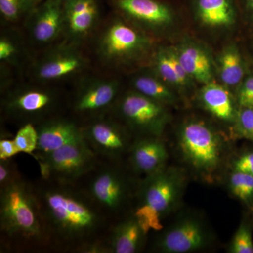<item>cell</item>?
Wrapping results in <instances>:
<instances>
[{
  "mask_svg": "<svg viewBox=\"0 0 253 253\" xmlns=\"http://www.w3.org/2000/svg\"><path fill=\"white\" fill-rule=\"evenodd\" d=\"M177 146L186 164L206 180H212L225 158L224 137L199 120H190L181 125L178 131Z\"/></svg>",
  "mask_w": 253,
  "mask_h": 253,
  "instance_id": "1",
  "label": "cell"
},
{
  "mask_svg": "<svg viewBox=\"0 0 253 253\" xmlns=\"http://www.w3.org/2000/svg\"><path fill=\"white\" fill-rule=\"evenodd\" d=\"M185 179L184 171L176 168L166 167L146 176L141 188L140 203L134 214L146 232L163 229V219L181 199Z\"/></svg>",
  "mask_w": 253,
  "mask_h": 253,
  "instance_id": "2",
  "label": "cell"
},
{
  "mask_svg": "<svg viewBox=\"0 0 253 253\" xmlns=\"http://www.w3.org/2000/svg\"><path fill=\"white\" fill-rule=\"evenodd\" d=\"M43 211L49 224L65 239H79L91 234L100 223L94 208L72 191L51 189L42 199Z\"/></svg>",
  "mask_w": 253,
  "mask_h": 253,
  "instance_id": "3",
  "label": "cell"
},
{
  "mask_svg": "<svg viewBox=\"0 0 253 253\" xmlns=\"http://www.w3.org/2000/svg\"><path fill=\"white\" fill-rule=\"evenodd\" d=\"M31 190L15 180L1 187V230L11 237L38 239L43 234L41 210Z\"/></svg>",
  "mask_w": 253,
  "mask_h": 253,
  "instance_id": "4",
  "label": "cell"
},
{
  "mask_svg": "<svg viewBox=\"0 0 253 253\" xmlns=\"http://www.w3.org/2000/svg\"><path fill=\"white\" fill-rule=\"evenodd\" d=\"M38 161L45 177L72 181L90 170L94 165L95 154L83 136L49 154L40 155Z\"/></svg>",
  "mask_w": 253,
  "mask_h": 253,
  "instance_id": "5",
  "label": "cell"
},
{
  "mask_svg": "<svg viewBox=\"0 0 253 253\" xmlns=\"http://www.w3.org/2000/svg\"><path fill=\"white\" fill-rule=\"evenodd\" d=\"M151 46L147 37L121 19L108 23L98 41V52L109 63H122L139 57Z\"/></svg>",
  "mask_w": 253,
  "mask_h": 253,
  "instance_id": "6",
  "label": "cell"
},
{
  "mask_svg": "<svg viewBox=\"0 0 253 253\" xmlns=\"http://www.w3.org/2000/svg\"><path fill=\"white\" fill-rule=\"evenodd\" d=\"M166 106L134 90L123 96L118 104V111L133 129L158 137L169 121Z\"/></svg>",
  "mask_w": 253,
  "mask_h": 253,
  "instance_id": "7",
  "label": "cell"
},
{
  "mask_svg": "<svg viewBox=\"0 0 253 253\" xmlns=\"http://www.w3.org/2000/svg\"><path fill=\"white\" fill-rule=\"evenodd\" d=\"M212 234L201 217H181L158 239L156 249L164 253H187L206 249L212 243Z\"/></svg>",
  "mask_w": 253,
  "mask_h": 253,
  "instance_id": "8",
  "label": "cell"
},
{
  "mask_svg": "<svg viewBox=\"0 0 253 253\" xmlns=\"http://www.w3.org/2000/svg\"><path fill=\"white\" fill-rule=\"evenodd\" d=\"M84 139L96 152L107 158H117L128 146L126 131L111 120L99 119L83 130Z\"/></svg>",
  "mask_w": 253,
  "mask_h": 253,
  "instance_id": "9",
  "label": "cell"
},
{
  "mask_svg": "<svg viewBox=\"0 0 253 253\" xmlns=\"http://www.w3.org/2000/svg\"><path fill=\"white\" fill-rule=\"evenodd\" d=\"M85 63V59L79 51L70 47L59 48L38 63L36 76L41 81H57L79 72Z\"/></svg>",
  "mask_w": 253,
  "mask_h": 253,
  "instance_id": "10",
  "label": "cell"
},
{
  "mask_svg": "<svg viewBox=\"0 0 253 253\" xmlns=\"http://www.w3.org/2000/svg\"><path fill=\"white\" fill-rule=\"evenodd\" d=\"M116 6L126 17L153 29L166 27L174 20L170 9L156 0H116Z\"/></svg>",
  "mask_w": 253,
  "mask_h": 253,
  "instance_id": "11",
  "label": "cell"
},
{
  "mask_svg": "<svg viewBox=\"0 0 253 253\" xmlns=\"http://www.w3.org/2000/svg\"><path fill=\"white\" fill-rule=\"evenodd\" d=\"M119 89L113 80L94 79L81 86L74 109L81 113H94L107 109L116 99Z\"/></svg>",
  "mask_w": 253,
  "mask_h": 253,
  "instance_id": "12",
  "label": "cell"
},
{
  "mask_svg": "<svg viewBox=\"0 0 253 253\" xmlns=\"http://www.w3.org/2000/svg\"><path fill=\"white\" fill-rule=\"evenodd\" d=\"M63 13L64 31L75 41L87 36L99 18L96 0H68L63 4Z\"/></svg>",
  "mask_w": 253,
  "mask_h": 253,
  "instance_id": "13",
  "label": "cell"
},
{
  "mask_svg": "<svg viewBox=\"0 0 253 253\" xmlns=\"http://www.w3.org/2000/svg\"><path fill=\"white\" fill-rule=\"evenodd\" d=\"M133 167L146 176L152 175L166 168L168 158L167 147L158 136L139 139L131 148Z\"/></svg>",
  "mask_w": 253,
  "mask_h": 253,
  "instance_id": "14",
  "label": "cell"
},
{
  "mask_svg": "<svg viewBox=\"0 0 253 253\" xmlns=\"http://www.w3.org/2000/svg\"><path fill=\"white\" fill-rule=\"evenodd\" d=\"M62 5L56 0H48L34 15L30 25V31L36 42L49 44L64 31Z\"/></svg>",
  "mask_w": 253,
  "mask_h": 253,
  "instance_id": "15",
  "label": "cell"
},
{
  "mask_svg": "<svg viewBox=\"0 0 253 253\" xmlns=\"http://www.w3.org/2000/svg\"><path fill=\"white\" fill-rule=\"evenodd\" d=\"M200 102L208 112L224 122L234 123L239 106L227 86L212 81L200 90Z\"/></svg>",
  "mask_w": 253,
  "mask_h": 253,
  "instance_id": "16",
  "label": "cell"
},
{
  "mask_svg": "<svg viewBox=\"0 0 253 253\" xmlns=\"http://www.w3.org/2000/svg\"><path fill=\"white\" fill-rule=\"evenodd\" d=\"M38 130V150L41 155L63 147L83 137V130L75 123L67 120H52L43 123Z\"/></svg>",
  "mask_w": 253,
  "mask_h": 253,
  "instance_id": "17",
  "label": "cell"
},
{
  "mask_svg": "<svg viewBox=\"0 0 253 253\" xmlns=\"http://www.w3.org/2000/svg\"><path fill=\"white\" fill-rule=\"evenodd\" d=\"M93 199L104 207L117 209L126 199V187L123 176L113 169H104L97 174L89 187Z\"/></svg>",
  "mask_w": 253,
  "mask_h": 253,
  "instance_id": "18",
  "label": "cell"
},
{
  "mask_svg": "<svg viewBox=\"0 0 253 253\" xmlns=\"http://www.w3.org/2000/svg\"><path fill=\"white\" fill-rule=\"evenodd\" d=\"M179 61L193 81L205 84L213 81L214 70L211 56L203 46L185 42L175 47Z\"/></svg>",
  "mask_w": 253,
  "mask_h": 253,
  "instance_id": "19",
  "label": "cell"
},
{
  "mask_svg": "<svg viewBox=\"0 0 253 253\" xmlns=\"http://www.w3.org/2000/svg\"><path fill=\"white\" fill-rule=\"evenodd\" d=\"M54 100V95L49 91L26 89L8 97L5 107L8 113L16 116H38L49 110Z\"/></svg>",
  "mask_w": 253,
  "mask_h": 253,
  "instance_id": "20",
  "label": "cell"
},
{
  "mask_svg": "<svg viewBox=\"0 0 253 253\" xmlns=\"http://www.w3.org/2000/svg\"><path fill=\"white\" fill-rule=\"evenodd\" d=\"M155 73L168 85L178 89H187L193 80L179 61L175 47H161L154 57Z\"/></svg>",
  "mask_w": 253,
  "mask_h": 253,
  "instance_id": "21",
  "label": "cell"
},
{
  "mask_svg": "<svg viewBox=\"0 0 253 253\" xmlns=\"http://www.w3.org/2000/svg\"><path fill=\"white\" fill-rule=\"evenodd\" d=\"M147 234L135 215L121 221L113 229L110 239L111 253H134L141 249Z\"/></svg>",
  "mask_w": 253,
  "mask_h": 253,
  "instance_id": "22",
  "label": "cell"
},
{
  "mask_svg": "<svg viewBox=\"0 0 253 253\" xmlns=\"http://www.w3.org/2000/svg\"><path fill=\"white\" fill-rule=\"evenodd\" d=\"M196 13L201 22L208 27H229L236 21L231 0H196Z\"/></svg>",
  "mask_w": 253,
  "mask_h": 253,
  "instance_id": "23",
  "label": "cell"
},
{
  "mask_svg": "<svg viewBox=\"0 0 253 253\" xmlns=\"http://www.w3.org/2000/svg\"><path fill=\"white\" fill-rule=\"evenodd\" d=\"M218 71L221 83L227 87H238L246 77V66L239 48L226 46L219 54Z\"/></svg>",
  "mask_w": 253,
  "mask_h": 253,
  "instance_id": "24",
  "label": "cell"
},
{
  "mask_svg": "<svg viewBox=\"0 0 253 253\" xmlns=\"http://www.w3.org/2000/svg\"><path fill=\"white\" fill-rule=\"evenodd\" d=\"M134 90L163 105H174L177 101L175 93L156 73H140L132 81Z\"/></svg>",
  "mask_w": 253,
  "mask_h": 253,
  "instance_id": "25",
  "label": "cell"
},
{
  "mask_svg": "<svg viewBox=\"0 0 253 253\" xmlns=\"http://www.w3.org/2000/svg\"><path fill=\"white\" fill-rule=\"evenodd\" d=\"M229 191L250 209L253 208V176L232 171L228 181Z\"/></svg>",
  "mask_w": 253,
  "mask_h": 253,
  "instance_id": "26",
  "label": "cell"
},
{
  "mask_svg": "<svg viewBox=\"0 0 253 253\" xmlns=\"http://www.w3.org/2000/svg\"><path fill=\"white\" fill-rule=\"evenodd\" d=\"M228 251L231 253H253L252 228L246 219L241 221Z\"/></svg>",
  "mask_w": 253,
  "mask_h": 253,
  "instance_id": "27",
  "label": "cell"
},
{
  "mask_svg": "<svg viewBox=\"0 0 253 253\" xmlns=\"http://www.w3.org/2000/svg\"><path fill=\"white\" fill-rule=\"evenodd\" d=\"M233 125L236 137L253 142V108L239 107Z\"/></svg>",
  "mask_w": 253,
  "mask_h": 253,
  "instance_id": "28",
  "label": "cell"
},
{
  "mask_svg": "<svg viewBox=\"0 0 253 253\" xmlns=\"http://www.w3.org/2000/svg\"><path fill=\"white\" fill-rule=\"evenodd\" d=\"M14 139L20 153L32 155L38 149V130L31 123H26L21 126Z\"/></svg>",
  "mask_w": 253,
  "mask_h": 253,
  "instance_id": "29",
  "label": "cell"
},
{
  "mask_svg": "<svg viewBox=\"0 0 253 253\" xmlns=\"http://www.w3.org/2000/svg\"><path fill=\"white\" fill-rule=\"evenodd\" d=\"M33 4L31 0H0V12L6 21L14 22L31 11Z\"/></svg>",
  "mask_w": 253,
  "mask_h": 253,
  "instance_id": "30",
  "label": "cell"
},
{
  "mask_svg": "<svg viewBox=\"0 0 253 253\" xmlns=\"http://www.w3.org/2000/svg\"><path fill=\"white\" fill-rule=\"evenodd\" d=\"M236 101L239 107L253 108V73L246 76L238 86Z\"/></svg>",
  "mask_w": 253,
  "mask_h": 253,
  "instance_id": "31",
  "label": "cell"
},
{
  "mask_svg": "<svg viewBox=\"0 0 253 253\" xmlns=\"http://www.w3.org/2000/svg\"><path fill=\"white\" fill-rule=\"evenodd\" d=\"M232 171L246 173L253 176V151L248 150L233 160Z\"/></svg>",
  "mask_w": 253,
  "mask_h": 253,
  "instance_id": "32",
  "label": "cell"
},
{
  "mask_svg": "<svg viewBox=\"0 0 253 253\" xmlns=\"http://www.w3.org/2000/svg\"><path fill=\"white\" fill-rule=\"evenodd\" d=\"M18 54V46L14 41L6 37L0 39V60L9 61L16 57Z\"/></svg>",
  "mask_w": 253,
  "mask_h": 253,
  "instance_id": "33",
  "label": "cell"
},
{
  "mask_svg": "<svg viewBox=\"0 0 253 253\" xmlns=\"http://www.w3.org/2000/svg\"><path fill=\"white\" fill-rule=\"evenodd\" d=\"M14 166L8 160H0V184L1 187L16 180Z\"/></svg>",
  "mask_w": 253,
  "mask_h": 253,
  "instance_id": "34",
  "label": "cell"
},
{
  "mask_svg": "<svg viewBox=\"0 0 253 253\" xmlns=\"http://www.w3.org/2000/svg\"><path fill=\"white\" fill-rule=\"evenodd\" d=\"M19 152L14 139L1 138L0 140V160L11 159Z\"/></svg>",
  "mask_w": 253,
  "mask_h": 253,
  "instance_id": "35",
  "label": "cell"
},
{
  "mask_svg": "<svg viewBox=\"0 0 253 253\" xmlns=\"http://www.w3.org/2000/svg\"><path fill=\"white\" fill-rule=\"evenodd\" d=\"M246 7L253 21V0H246Z\"/></svg>",
  "mask_w": 253,
  "mask_h": 253,
  "instance_id": "36",
  "label": "cell"
},
{
  "mask_svg": "<svg viewBox=\"0 0 253 253\" xmlns=\"http://www.w3.org/2000/svg\"><path fill=\"white\" fill-rule=\"evenodd\" d=\"M56 1H57L58 2L61 3V4H64L65 2H66V1H68V0H56Z\"/></svg>",
  "mask_w": 253,
  "mask_h": 253,
  "instance_id": "37",
  "label": "cell"
},
{
  "mask_svg": "<svg viewBox=\"0 0 253 253\" xmlns=\"http://www.w3.org/2000/svg\"><path fill=\"white\" fill-rule=\"evenodd\" d=\"M31 1L35 4V3H36L37 1H38V0H31Z\"/></svg>",
  "mask_w": 253,
  "mask_h": 253,
  "instance_id": "38",
  "label": "cell"
},
{
  "mask_svg": "<svg viewBox=\"0 0 253 253\" xmlns=\"http://www.w3.org/2000/svg\"><path fill=\"white\" fill-rule=\"evenodd\" d=\"M251 211H252L253 217V208L252 209H251Z\"/></svg>",
  "mask_w": 253,
  "mask_h": 253,
  "instance_id": "39",
  "label": "cell"
}]
</instances>
